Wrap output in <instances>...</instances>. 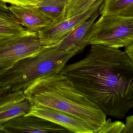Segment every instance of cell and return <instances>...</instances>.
Here are the masks:
<instances>
[{"mask_svg":"<svg viewBox=\"0 0 133 133\" xmlns=\"http://www.w3.org/2000/svg\"><path fill=\"white\" fill-rule=\"evenodd\" d=\"M31 107L22 91H10L1 96L0 128L10 120L26 115Z\"/></svg>","mask_w":133,"mask_h":133,"instance_id":"9c48e42d","label":"cell"},{"mask_svg":"<svg viewBox=\"0 0 133 133\" xmlns=\"http://www.w3.org/2000/svg\"><path fill=\"white\" fill-rule=\"evenodd\" d=\"M55 48H47L33 56L19 61L8 68L0 69V87L11 86V92H24L41 78L59 73L77 54Z\"/></svg>","mask_w":133,"mask_h":133,"instance_id":"3957f363","label":"cell"},{"mask_svg":"<svg viewBox=\"0 0 133 133\" xmlns=\"http://www.w3.org/2000/svg\"><path fill=\"white\" fill-rule=\"evenodd\" d=\"M125 52L127 56L133 61V43L125 46Z\"/></svg>","mask_w":133,"mask_h":133,"instance_id":"d6986e66","label":"cell"},{"mask_svg":"<svg viewBox=\"0 0 133 133\" xmlns=\"http://www.w3.org/2000/svg\"><path fill=\"white\" fill-rule=\"evenodd\" d=\"M133 133V116L132 115L126 117V123L124 124L121 133Z\"/></svg>","mask_w":133,"mask_h":133,"instance_id":"ac0fdd59","label":"cell"},{"mask_svg":"<svg viewBox=\"0 0 133 133\" xmlns=\"http://www.w3.org/2000/svg\"><path fill=\"white\" fill-rule=\"evenodd\" d=\"M9 8L22 25L29 31L38 32L52 24V22L37 10L35 6L11 5Z\"/></svg>","mask_w":133,"mask_h":133,"instance_id":"8fae6325","label":"cell"},{"mask_svg":"<svg viewBox=\"0 0 133 133\" xmlns=\"http://www.w3.org/2000/svg\"><path fill=\"white\" fill-rule=\"evenodd\" d=\"M60 72L106 115L122 119L133 108V61L119 49L92 44Z\"/></svg>","mask_w":133,"mask_h":133,"instance_id":"6da1fadb","label":"cell"},{"mask_svg":"<svg viewBox=\"0 0 133 133\" xmlns=\"http://www.w3.org/2000/svg\"><path fill=\"white\" fill-rule=\"evenodd\" d=\"M47 49L38 32L28 31L0 39V69L8 68L19 61L33 56Z\"/></svg>","mask_w":133,"mask_h":133,"instance_id":"5b68a950","label":"cell"},{"mask_svg":"<svg viewBox=\"0 0 133 133\" xmlns=\"http://www.w3.org/2000/svg\"><path fill=\"white\" fill-rule=\"evenodd\" d=\"M99 10L93 16L80 25L59 42L50 48H55L77 53L84 50L88 45L87 39L92 25L100 15Z\"/></svg>","mask_w":133,"mask_h":133,"instance_id":"30bf717a","label":"cell"},{"mask_svg":"<svg viewBox=\"0 0 133 133\" xmlns=\"http://www.w3.org/2000/svg\"><path fill=\"white\" fill-rule=\"evenodd\" d=\"M67 4L64 0H39L35 6L52 24H55L64 21Z\"/></svg>","mask_w":133,"mask_h":133,"instance_id":"4fadbf2b","label":"cell"},{"mask_svg":"<svg viewBox=\"0 0 133 133\" xmlns=\"http://www.w3.org/2000/svg\"><path fill=\"white\" fill-rule=\"evenodd\" d=\"M34 116L45 119L66 128L70 133H93L85 122L69 114L40 105L31 106L25 116Z\"/></svg>","mask_w":133,"mask_h":133,"instance_id":"ba28073f","label":"cell"},{"mask_svg":"<svg viewBox=\"0 0 133 133\" xmlns=\"http://www.w3.org/2000/svg\"><path fill=\"white\" fill-rule=\"evenodd\" d=\"M31 106L40 105L69 114L96 133L106 121L100 108L61 72L39 78L24 91Z\"/></svg>","mask_w":133,"mask_h":133,"instance_id":"7a4b0ae2","label":"cell"},{"mask_svg":"<svg viewBox=\"0 0 133 133\" xmlns=\"http://www.w3.org/2000/svg\"><path fill=\"white\" fill-rule=\"evenodd\" d=\"M27 31L6 3L0 1V39Z\"/></svg>","mask_w":133,"mask_h":133,"instance_id":"7c38bea8","label":"cell"},{"mask_svg":"<svg viewBox=\"0 0 133 133\" xmlns=\"http://www.w3.org/2000/svg\"><path fill=\"white\" fill-rule=\"evenodd\" d=\"M87 42L116 49L133 43V17L101 15L92 25Z\"/></svg>","mask_w":133,"mask_h":133,"instance_id":"277c9868","label":"cell"},{"mask_svg":"<svg viewBox=\"0 0 133 133\" xmlns=\"http://www.w3.org/2000/svg\"><path fill=\"white\" fill-rule=\"evenodd\" d=\"M1 133H70L55 123L34 116H23L6 122L0 128Z\"/></svg>","mask_w":133,"mask_h":133,"instance_id":"52a82bcc","label":"cell"},{"mask_svg":"<svg viewBox=\"0 0 133 133\" xmlns=\"http://www.w3.org/2000/svg\"><path fill=\"white\" fill-rule=\"evenodd\" d=\"M100 15L133 17V0H103Z\"/></svg>","mask_w":133,"mask_h":133,"instance_id":"5bb4252c","label":"cell"},{"mask_svg":"<svg viewBox=\"0 0 133 133\" xmlns=\"http://www.w3.org/2000/svg\"><path fill=\"white\" fill-rule=\"evenodd\" d=\"M11 89V86L9 85L0 87V96L4 93L10 91Z\"/></svg>","mask_w":133,"mask_h":133,"instance_id":"ffe728a7","label":"cell"},{"mask_svg":"<svg viewBox=\"0 0 133 133\" xmlns=\"http://www.w3.org/2000/svg\"><path fill=\"white\" fill-rule=\"evenodd\" d=\"M103 0H98L86 10L64 20L43 28L38 32L41 42L49 48L54 45L86 21L98 11Z\"/></svg>","mask_w":133,"mask_h":133,"instance_id":"8992f818","label":"cell"},{"mask_svg":"<svg viewBox=\"0 0 133 133\" xmlns=\"http://www.w3.org/2000/svg\"><path fill=\"white\" fill-rule=\"evenodd\" d=\"M97 1L74 0L67 3L64 20L86 10L92 6Z\"/></svg>","mask_w":133,"mask_h":133,"instance_id":"9a60e30c","label":"cell"},{"mask_svg":"<svg viewBox=\"0 0 133 133\" xmlns=\"http://www.w3.org/2000/svg\"><path fill=\"white\" fill-rule=\"evenodd\" d=\"M64 1H66L67 3H68L69 2H71V1H73L74 0H64Z\"/></svg>","mask_w":133,"mask_h":133,"instance_id":"44dd1931","label":"cell"},{"mask_svg":"<svg viewBox=\"0 0 133 133\" xmlns=\"http://www.w3.org/2000/svg\"><path fill=\"white\" fill-rule=\"evenodd\" d=\"M124 126V124L120 121H111L108 119L102 127L96 133H121Z\"/></svg>","mask_w":133,"mask_h":133,"instance_id":"2e32d148","label":"cell"},{"mask_svg":"<svg viewBox=\"0 0 133 133\" xmlns=\"http://www.w3.org/2000/svg\"><path fill=\"white\" fill-rule=\"evenodd\" d=\"M0 1L11 4V5L27 6H36L39 0H0Z\"/></svg>","mask_w":133,"mask_h":133,"instance_id":"e0dca14e","label":"cell"}]
</instances>
